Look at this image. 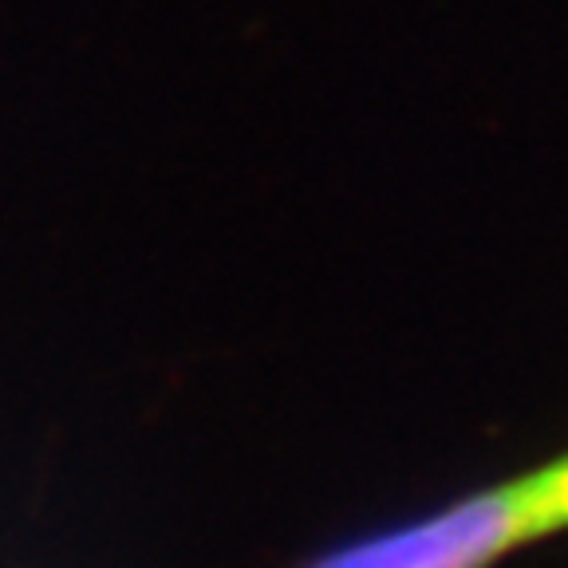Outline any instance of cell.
Returning <instances> with one entry per match:
<instances>
[{"label":"cell","mask_w":568,"mask_h":568,"mask_svg":"<svg viewBox=\"0 0 568 568\" xmlns=\"http://www.w3.org/2000/svg\"><path fill=\"white\" fill-rule=\"evenodd\" d=\"M568 529V450L435 514L312 552L293 568H494Z\"/></svg>","instance_id":"1"}]
</instances>
